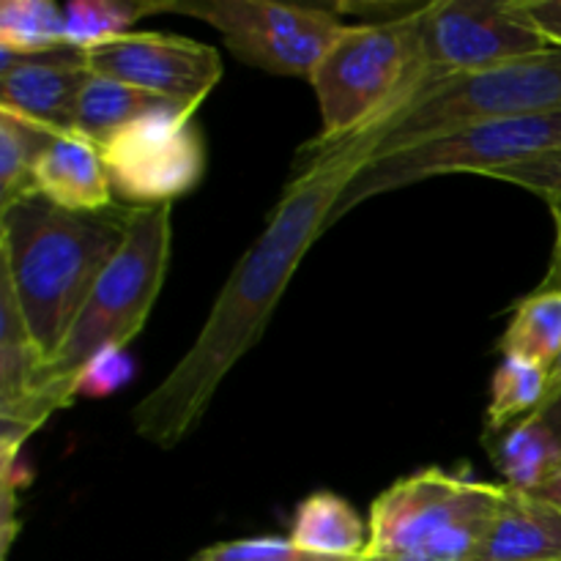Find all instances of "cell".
<instances>
[{
  "mask_svg": "<svg viewBox=\"0 0 561 561\" xmlns=\"http://www.w3.org/2000/svg\"><path fill=\"white\" fill-rule=\"evenodd\" d=\"M164 11L208 22L247 66L307 80L348 25L337 9L274 0H159Z\"/></svg>",
  "mask_w": 561,
  "mask_h": 561,
  "instance_id": "cell-8",
  "label": "cell"
},
{
  "mask_svg": "<svg viewBox=\"0 0 561 561\" xmlns=\"http://www.w3.org/2000/svg\"><path fill=\"white\" fill-rule=\"evenodd\" d=\"M548 400V370L524 356H504L491 381L488 431H504L537 414Z\"/></svg>",
  "mask_w": 561,
  "mask_h": 561,
  "instance_id": "cell-22",
  "label": "cell"
},
{
  "mask_svg": "<svg viewBox=\"0 0 561 561\" xmlns=\"http://www.w3.org/2000/svg\"><path fill=\"white\" fill-rule=\"evenodd\" d=\"M58 131L0 110V197L3 206L33 195V170Z\"/></svg>",
  "mask_w": 561,
  "mask_h": 561,
  "instance_id": "cell-21",
  "label": "cell"
},
{
  "mask_svg": "<svg viewBox=\"0 0 561 561\" xmlns=\"http://www.w3.org/2000/svg\"><path fill=\"white\" fill-rule=\"evenodd\" d=\"M33 195L77 214L113 208V184L102 151L77 131L55 135L33 170Z\"/></svg>",
  "mask_w": 561,
  "mask_h": 561,
  "instance_id": "cell-14",
  "label": "cell"
},
{
  "mask_svg": "<svg viewBox=\"0 0 561 561\" xmlns=\"http://www.w3.org/2000/svg\"><path fill=\"white\" fill-rule=\"evenodd\" d=\"M66 44L80 53L135 33V22L159 14L157 0H71L64 5Z\"/></svg>",
  "mask_w": 561,
  "mask_h": 561,
  "instance_id": "cell-19",
  "label": "cell"
},
{
  "mask_svg": "<svg viewBox=\"0 0 561 561\" xmlns=\"http://www.w3.org/2000/svg\"><path fill=\"white\" fill-rule=\"evenodd\" d=\"M66 44V14L49 0H5L0 5V53L47 55Z\"/></svg>",
  "mask_w": 561,
  "mask_h": 561,
  "instance_id": "cell-20",
  "label": "cell"
},
{
  "mask_svg": "<svg viewBox=\"0 0 561 561\" xmlns=\"http://www.w3.org/2000/svg\"><path fill=\"white\" fill-rule=\"evenodd\" d=\"M548 208H551L553 217V252L546 279L537 285V290H561V197L548 201Z\"/></svg>",
  "mask_w": 561,
  "mask_h": 561,
  "instance_id": "cell-27",
  "label": "cell"
},
{
  "mask_svg": "<svg viewBox=\"0 0 561 561\" xmlns=\"http://www.w3.org/2000/svg\"><path fill=\"white\" fill-rule=\"evenodd\" d=\"M491 179L504 181V184H515L526 192H535L542 201H557L561 197V151L546 153L540 159H531V162L513 164V168H504L499 173H493Z\"/></svg>",
  "mask_w": 561,
  "mask_h": 561,
  "instance_id": "cell-25",
  "label": "cell"
},
{
  "mask_svg": "<svg viewBox=\"0 0 561 561\" xmlns=\"http://www.w3.org/2000/svg\"><path fill=\"white\" fill-rule=\"evenodd\" d=\"M195 561H348L307 553L290 537H250V540L217 542L197 553Z\"/></svg>",
  "mask_w": 561,
  "mask_h": 561,
  "instance_id": "cell-23",
  "label": "cell"
},
{
  "mask_svg": "<svg viewBox=\"0 0 561 561\" xmlns=\"http://www.w3.org/2000/svg\"><path fill=\"white\" fill-rule=\"evenodd\" d=\"M102 151L110 184L129 208L173 206L190 195L206 170V146L184 110L148 115L110 137Z\"/></svg>",
  "mask_w": 561,
  "mask_h": 561,
  "instance_id": "cell-10",
  "label": "cell"
},
{
  "mask_svg": "<svg viewBox=\"0 0 561 561\" xmlns=\"http://www.w3.org/2000/svg\"><path fill=\"white\" fill-rule=\"evenodd\" d=\"M420 9L409 5L387 20L348 22L334 38L310 77L323 118V131L310 148H332L389 126L431 82L422 64Z\"/></svg>",
  "mask_w": 561,
  "mask_h": 561,
  "instance_id": "cell-3",
  "label": "cell"
},
{
  "mask_svg": "<svg viewBox=\"0 0 561 561\" xmlns=\"http://www.w3.org/2000/svg\"><path fill=\"white\" fill-rule=\"evenodd\" d=\"M129 211L77 214L42 195H25L0 211L3 285L49 362L64 348L93 285L124 244Z\"/></svg>",
  "mask_w": 561,
  "mask_h": 561,
  "instance_id": "cell-2",
  "label": "cell"
},
{
  "mask_svg": "<svg viewBox=\"0 0 561 561\" xmlns=\"http://www.w3.org/2000/svg\"><path fill=\"white\" fill-rule=\"evenodd\" d=\"M290 540L307 553L327 559H365L370 529L359 513L332 491L310 493L296 507Z\"/></svg>",
  "mask_w": 561,
  "mask_h": 561,
  "instance_id": "cell-16",
  "label": "cell"
},
{
  "mask_svg": "<svg viewBox=\"0 0 561 561\" xmlns=\"http://www.w3.org/2000/svg\"><path fill=\"white\" fill-rule=\"evenodd\" d=\"M553 151H561V113L518 115L463 126L458 131L416 142L405 151L370 159L343 192L329 225L370 197L403 190L433 175L469 173L491 179L499 170L531 162Z\"/></svg>",
  "mask_w": 561,
  "mask_h": 561,
  "instance_id": "cell-7",
  "label": "cell"
},
{
  "mask_svg": "<svg viewBox=\"0 0 561 561\" xmlns=\"http://www.w3.org/2000/svg\"><path fill=\"white\" fill-rule=\"evenodd\" d=\"M504 485L537 493L561 471V442L537 414L482 436Z\"/></svg>",
  "mask_w": 561,
  "mask_h": 561,
  "instance_id": "cell-15",
  "label": "cell"
},
{
  "mask_svg": "<svg viewBox=\"0 0 561 561\" xmlns=\"http://www.w3.org/2000/svg\"><path fill=\"white\" fill-rule=\"evenodd\" d=\"M502 491L438 466L403 477L373 502L362 561H474Z\"/></svg>",
  "mask_w": 561,
  "mask_h": 561,
  "instance_id": "cell-5",
  "label": "cell"
},
{
  "mask_svg": "<svg viewBox=\"0 0 561 561\" xmlns=\"http://www.w3.org/2000/svg\"><path fill=\"white\" fill-rule=\"evenodd\" d=\"M559 392H561V354H559L557 365L548 370V400H551L553 394H559ZM548 400H546V403H548Z\"/></svg>",
  "mask_w": 561,
  "mask_h": 561,
  "instance_id": "cell-29",
  "label": "cell"
},
{
  "mask_svg": "<svg viewBox=\"0 0 561 561\" xmlns=\"http://www.w3.org/2000/svg\"><path fill=\"white\" fill-rule=\"evenodd\" d=\"M168 110L181 107L168 102V99H159L153 93L124 85V82L104 80V77L91 75L88 85L82 88L80 104H77L75 131L85 137V140H91L93 146H104L110 137L124 131L135 121L148 118V115L168 113Z\"/></svg>",
  "mask_w": 561,
  "mask_h": 561,
  "instance_id": "cell-17",
  "label": "cell"
},
{
  "mask_svg": "<svg viewBox=\"0 0 561 561\" xmlns=\"http://www.w3.org/2000/svg\"><path fill=\"white\" fill-rule=\"evenodd\" d=\"M173 239V206L131 208L124 244L82 305L64 348L49 362V381L66 403L77 376L104 348H126L140 334L162 290Z\"/></svg>",
  "mask_w": 561,
  "mask_h": 561,
  "instance_id": "cell-4",
  "label": "cell"
},
{
  "mask_svg": "<svg viewBox=\"0 0 561 561\" xmlns=\"http://www.w3.org/2000/svg\"><path fill=\"white\" fill-rule=\"evenodd\" d=\"M348 561H362V559H348Z\"/></svg>",
  "mask_w": 561,
  "mask_h": 561,
  "instance_id": "cell-31",
  "label": "cell"
},
{
  "mask_svg": "<svg viewBox=\"0 0 561 561\" xmlns=\"http://www.w3.org/2000/svg\"><path fill=\"white\" fill-rule=\"evenodd\" d=\"M135 376V359L126 348H104L77 376V398H107Z\"/></svg>",
  "mask_w": 561,
  "mask_h": 561,
  "instance_id": "cell-24",
  "label": "cell"
},
{
  "mask_svg": "<svg viewBox=\"0 0 561 561\" xmlns=\"http://www.w3.org/2000/svg\"><path fill=\"white\" fill-rule=\"evenodd\" d=\"M518 5L551 47H561V0H518Z\"/></svg>",
  "mask_w": 561,
  "mask_h": 561,
  "instance_id": "cell-26",
  "label": "cell"
},
{
  "mask_svg": "<svg viewBox=\"0 0 561 561\" xmlns=\"http://www.w3.org/2000/svg\"><path fill=\"white\" fill-rule=\"evenodd\" d=\"M91 80L85 53L58 49L47 55H0V110L58 131H75L77 104Z\"/></svg>",
  "mask_w": 561,
  "mask_h": 561,
  "instance_id": "cell-12",
  "label": "cell"
},
{
  "mask_svg": "<svg viewBox=\"0 0 561 561\" xmlns=\"http://www.w3.org/2000/svg\"><path fill=\"white\" fill-rule=\"evenodd\" d=\"M387 126L367 129L332 148H310L279 197L263 233L241 255L219 290L195 343L173 370L131 409V427L159 449H173L201 425L236 362L261 340L318 236L329 228L340 197L381 146Z\"/></svg>",
  "mask_w": 561,
  "mask_h": 561,
  "instance_id": "cell-1",
  "label": "cell"
},
{
  "mask_svg": "<svg viewBox=\"0 0 561 561\" xmlns=\"http://www.w3.org/2000/svg\"><path fill=\"white\" fill-rule=\"evenodd\" d=\"M537 493H540V496H546V499H551L553 504H559V507H561V471L557 477H553L551 482H548V485H542Z\"/></svg>",
  "mask_w": 561,
  "mask_h": 561,
  "instance_id": "cell-30",
  "label": "cell"
},
{
  "mask_svg": "<svg viewBox=\"0 0 561 561\" xmlns=\"http://www.w3.org/2000/svg\"><path fill=\"white\" fill-rule=\"evenodd\" d=\"M504 356H524L546 370L561 354V290H537L526 296L502 337Z\"/></svg>",
  "mask_w": 561,
  "mask_h": 561,
  "instance_id": "cell-18",
  "label": "cell"
},
{
  "mask_svg": "<svg viewBox=\"0 0 561 561\" xmlns=\"http://www.w3.org/2000/svg\"><path fill=\"white\" fill-rule=\"evenodd\" d=\"M474 561H561V507L504 485Z\"/></svg>",
  "mask_w": 561,
  "mask_h": 561,
  "instance_id": "cell-13",
  "label": "cell"
},
{
  "mask_svg": "<svg viewBox=\"0 0 561 561\" xmlns=\"http://www.w3.org/2000/svg\"><path fill=\"white\" fill-rule=\"evenodd\" d=\"M416 25L431 80L499 69L551 49L518 0H436L416 11Z\"/></svg>",
  "mask_w": 561,
  "mask_h": 561,
  "instance_id": "cell-9",
  "label": "cell"
},
{
  "mask_svg": "<svg viewBox=\"0 0 561 561\" xmlns=\"http://www.w3.org/2000/svg\"><path fill=\"white\" fill-rule=\"evenodd\" d=\"M537 416H540V420L546 422L548 427H551L553 436H557L561 442V392L553 394V398L548 400V403L542 405L540 411H537Z\"/></svg>",
  "mask_w": 561,
  "mask_h": 561,
  "instance_id": "cell-28",
  "label": "cell"
},
{
  "mask_svg": "<svg viewBox=\"0 0 561 561\" xmlns=\"http://www.w3.org/2000/svg\"><path fill=\"white\" fill-rule=\"evenodd\" d=\"M91 75L179 104L195 115L222 80V60L208 44L173 33H129L85 53Z\"/></svg>",
  "mask_w": 561,
  "mask_h": 561,
  "instance_id": "cell-11",
  "label": "cell"
},
{
  "mask_svg": "<svg viewBox=\"0 0 561 561\" xmlns=\"http://www.w3.org/2000/svg\"><path fill=\"white\" fill-rule=\"evenodd\" d=\"M561 113V47L477 75L431 80L387 126L373 159L405 151L463 126Z\"/></svg>",
  "mask_w": 561,
  "mask_h": 561,
  "instance_id": "cell-6",
  "label": "cell"
}]
</instances>
